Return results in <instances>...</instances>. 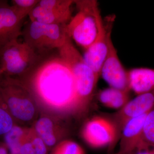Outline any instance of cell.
Instances as JSON below:
<instances>
[{"instance_id": "6da1fadb", "label": "cell", "mask_w": 154, "mask_h": 154, "mask_svg": "<svg viewBox=\"0 0 154 154\" xmlns=\"http://www.w3.org/2000/svg\"><path fill=\"white\" fill-rule=\"evenodd\" d=\"M38 72L36 85L42 97L58 107L76 105L77 89L74 76L60 58L51 62Z\"/></svg>"}, {"instance_id": "7a4b0ae2", "label": "cell", "mask_w": 154, "mask_h": 154, "mask_svg": "<svg viewBox=\"0 0 154 154\" xmlns=\"http://www.w3.org/2000/svg\"><path fill=\"white\" fill-rule=\"evenodd\" d=\"M74 3L78 12L66 24V33L86 50L96 40L104 24L96 1H74Z\"/></svg>"}, {"instance_id": "3957f363", "label": "cell", "mask_w": 154, "mask_h": 154, "mask_svg": "<svg viewBox=\"0 0 154 154\" xmlns=\"http://www.w3.org/2000/svg\"><path fill=\"white\" fill-rule=\"evenodd\" d=\"M61 60L71 70L76 85V105H86L93 96L98 79L68 36L59 48Z\"/></svg>"}, {"instance_id": "277c9868", "label": "cell", "mask_w": 154, "mask_h": 154, "mask_svg": "<svg viewBox=\"0 0 154 154\" xmlns=\"http://www.w3.org/2000/svg\"><path fill=\"white\" fill-rule=\"evenodd\" d=\"M0 105H4L13 118L30 121L35 110L28 89L19 80L3 75L0 78Z\"/></svg>"}, {"instance_id": "5b68a950", "label": "cell", "mask_w": 154, "mask_h": 154, "mask_svg": "<svg viewBox=\"0 0 154 154\" xmlns=\"http://www.w3.org/2000/svg\"><path fill=\"white\" fill-rule=\"evenodd\" d=\"M66 25L43 24L29 21L22 28L23 42L40 57L64 44Z\"/></svg>"}, {"instance_id": "8992f818", "label": "cell", "mask_w": 154, "mask_h": 154, "mask_svg": "<svg viewBox=\"0 0 154 154\" xmlns=\"http://www.w3.org/2000/svg\"><path fill=\"white\" fill-rule=\"evenodd\" d=\"M41 57L23 42H13L0 51V68L3 75H20L34 67Z\"/></svg>"}, {"instance_id": "52a82bcc", "label": "cell", "mask_w": 154, "mask_h": 154, "mask_svg": "<svg viewBox=\"0 0 154 154\" xmlns=\"http://www.w3.org/2000/svg\"><path fill=\"white\" fill-rule=\"evenodd\" d=\"M118 131L112 122L103 117H94L84 128L83 136L89 145L94 148L107 146L114 142Z\"/></svg>"}, {"instance_id": "ba28073f", "label": "cell", "mask_w": 154, "mask_h": 154, "mask_svg": "<svg viewBox=\"0 0 154 154\" xmlns=\"http://www.w3.org/2000/svg\"><path fill=\"white\" fill-rule=\"evenodd\" d=\"M24 19L7 1H0V51L22 36Z\"/></svg>"}, {"instance_id": "9c48e42d", "label": "cell", "mask_w": 154, "mask_h": 154, "mask_svg": "<svg viewBox=\"0 0 154 154\" xmlns=\"http://www.w3.org/2000/svg\"><path fill=\"white\" fill-rule=\"evenodd\" d=\"M154 107V90L137 95L113 116V123L118 131L133 118L149 112Z\"/></svg>"}, {"instance_id": "30bf717a", "label": "cell", "mask_w": 154, "mask_h": 154, "mask_svg": "<svg viewBox=\"0 0 154 154\" xmlns=\"http://www.w3.org/2000/svg\"><path fill=\"white\" fill-rule=\"evenodd\" d=\"M101 75L110 88L130 91L128 71L119 58L111 38L109 40L108 54L102 66Z\"/></svg>"}, {"instance_id": "8fae6325", "label": "cell", "mask_w": 154, "mask_h": 154, "mask_svg": "<svg viewBox=\"0 0 154 154\" xmlns=\"http://www.w3.org/2000/svg\"><path fill=\"white\" fill-rule=\"evenodd\" d=\"M110 24L108 27L104 25L99 31L96 40L85 50L83 56L84 60L98 79L101 75L102 66L108 54L112 30V25Z\"/></svg>"}, {"instance_id": "7c38bea8", "label": "cell", "mask_w": 154, "mask_h": 154, "mask_svg": "<svg viewBox=\"0 0 154 154\" xmlns=\"http://www.w3.org/2000/svg\"><path fill=\"white\" fill-rule=\"evenodd\" d=\"M71 8L58 9L37 4L29 14L30 21L43 24L66 25L72 18Z\"/></svg>"}, {"instance_id": "4fadbf2b", "label": "cell", "mask_w": 154, "mask_h": 154, "mask_svg": "<svg viewBox=\"0 0 154 154\" xmlns=\"http://www.w3.org/2000/svg\"><path fill=\"white\" fill-rule=\"evenodd\" d=\"M148 113L133 118L125 124L122 131L120 154H127L141 142L143 128Z\"/></svg>"}, {"instance_id": "5bb4252c", "label": "cell", "mask_w": 154, "mask_h": 154, "mask_svg": "<svg viewBox=\"0 0 154 154\" xmlns=\"http://www.w3.org/2000/svg\"><path fill=\"white\" fill-rule=\"evenodd\" d=\"M128 87L137 95L154 90V69L139 68L128 71Z\"/></svg>"}, {"instance_id": "9a60e30c", "label": "cell", "mask_w": 154, "mask_h": 154, "mask_svg": "<svg viewBox=\"0 0 154 154\" xmlns=\"http://www.w3.org/2000/svg\"><path fill=\"white\" fill-rule=\"evenodd\" d=\"M129 91L110 87L99 92L98 99L106 107L120 109L129 102Z\"/></svg>"}, {"instance_id": "2e32d148", "label": "cell", "mask_w": 154, "mask_h": 154, "mask_svg": "<svg viewBox=\"0 0 154 154\" xmlns=\"http://www.w3.org/2000/svg\"><path fill=\"white\" fill-rule=\"evenodd\" d=\"M35 129L38 136L43 140L47 146H54L57 140L54 134L52 122L47 117L38 119L35 125Z\"/></svg>"}, {"instance_id": "e0dca14e", "label": "cell", "mask_w": 154, "mask_h": 154, "mask_svg": "<svg viewBox=\"0 0 154 154\" xmlns=\"http://www.w3.org/2000/svg\"><path fill=\"white\" fill-rule=\"evenodd\" d=\"M25 136L24 130L15 125L5 135L6 144L11 154H20V148Z\"/></svg>"}, {"instance_id": "ac0fdd59", "label": "cell", "mask_w": 154, "mask_h": 154, "mask_svg": "<svg viewBox=\"0 0 154 154\" xmlns=\"http://www.w3.org/2000/svg\"><path fill=\"white\" fill-rule=\"evenodd\" d=\"M141 142L154 146V107L148 113L145 119Z\"/></svg>"}, {"instance_id": "d6986e66", "label": "cell", "mask_w": 154, "mask_h": 154, "mask_svg": "<svg viewBox=\"0 0 154 154\" xmlns=\"http://www.w3.org/2000/svg\"><path fill=\"white\" fill-rule=\"evenodd\" d=\"M39 0H13L12 7L22 19L28 16L38 4Z\"/></svg>"}, {"instance_id": "ffe728a7", "label": "cell", "mask_w": 154, "mask_h": 154, "mask_svg": "<svg viewBox=\"0 0 154 154\" xmlns=\"http://www.w3.org/2000/svg\"><path fill=\"white\" fill-rule=\"evenodd\" d=\"M52 154H85L82 148L71 141H65L53 151Z\"/></svg>"}, {"instance_id": "44dd1931", "label": "cell", "mask_w": 154, "mask_h": 154, "mask_svg": "<svg viewBox=\"0 0 154 154\" xmlns=\"http://www.w3.org/2000/svg\"><path fill=\"white\" fill-rule=\"evenodd\" d=\"M14 126L13 117L5 108L0 105V136L5 135Z\"/></svg>"}, {"instance_id": "7402d4cb", "label": "cell", "mask_w": 154, "mask_h": 154, "mask_svg": "<svg viewBox=\"0 0 154 154\" xmlns=\"http://www.w3.org/2000/svg\"><path fill=\"white\" fill-rule=\"evenodd\" d=\"M31 140L33 145V154H46L47 146L38 136H31Z\"/></svg>"}, {"instance_id": "603a6c76", "label": "cell", "mask_w": 154, "mask_h": 154, "mask_svg": "<svg viewBox=\"0 0 154 154\" xmlns=\"http://www.w3.org/2000/svg\"><path fill=\"white\" fill-rule=\"evenodd\" d=\"M127 154H154V149L149 150L148 145L141 142L133 149Z\"/></svg>"}, {"instance_id": "cb8c5ba5", "label": "cell", "mask_w": 154, "mask_h": 154, "mask_svg": "<svg viewBox=\"0 0 154 154\" xmlns=\"http://www.w3.org/2000/svg\"><path fill=\"white\" fill-rule=\"evenodd\" d=\"M8 149L6 144L0 143V154H8Z\"/></svg>"}, {"instance_id": "d4e9b609", "label": "cell", "mask_w": 154, "mask_h": 154, "mask_svg": "<svg viewBox=\"0 0 154 154\" xmlns=\"http://www.w3.org/2000/svg\"><path fill=\"white\" fill-rule=\"evenodd\" d=\"M3 75V72L2 71V69L0 68V78L2 77V76Z\"/></svg>"}]
</instances>
